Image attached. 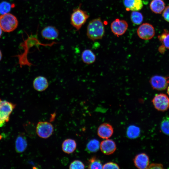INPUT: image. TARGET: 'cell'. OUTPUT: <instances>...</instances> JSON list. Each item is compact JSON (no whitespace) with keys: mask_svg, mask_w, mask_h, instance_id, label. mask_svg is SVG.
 <instances>
[{"mask_svg":"<svg viewBox=\"0 0 169 169\" xmlns=\"http://www.w3.org/2000/svg\"><path fill=\"white\" fill-rule=\"evenodd\" d=\"M119 165L116 163L110 162L103 165V169H120Z\"/></svg>","mask_w":169,"mask_h":169,"instance_id":"cell-28","label":"cell"},{"mask_svg":"<svg viewBox=\"0 0 169 169\" xmlns=\"http://www.w3.org/2000/svg\"><path fill=\"white\" fill-rule=\"evenodd\" d=\"M85 166L84 163L80 161L75 160L73 161L69 166V169H84Z\"/></svg>","mask_w":169,"mask_h":169,"instance_id":"cell-27","label":"cell"},{"mask_svg":"<svg viewBox=\"0 0 169 169\" xmlns=\"http://www.w3.org/2000/svg\"><path fill=\"white\" fill-rule=\"evenodd\" d=\"M81 59L86 64L94 63L96 59L94 53L90 49H86L81 54Z\"/></svg>","mask_w":169,"mask_h":169,"instance_id":"cell-19","label":"cell"},{"mask_svg":"<svg viewBox=\"0 0 169 169\" xmlns=\"http://www.w3.org/2000/svg\"><path fill=\"white\" fill-rule=\"evenodd\" d=\"M128 24L125 20L117 18L111 24L110 28L112 32L117 36L123 35L126 31Z\"/></svg>","mask_w":169,"mask_h":169,"instance_id":"cell-9","label":"cell"},{"mask_svg":"<svg viewBox=\"0 0 169 169\" xmlns=\"http://www.w3.org/2000/svg\"><path fill=\"white\" fill-rule=\"evenodd\" d=\"M137 33L138 37L141 39L148 40L153 38L155 34L154 27L148 23H144L138 28Z\"/></svg>","mask_w":169,"mask_h":169,"instance_id":"cell-6","label":"cell"},{"mask_svg":"<svg viewBox=\"0 0 169 169\" xmlns=\"http://www.w3.org/2000/svg\"><path fill=\"white\" fill-rule=\"evenodd\" d=\"M88 163L89 169H102L103 165L101 161L95 156L89 159Z\"/></svg>","mask_w":169,"mask_h":169,"instance_id":"cell-22","label":"cell"},{"mask_svg":"<svg viewBox=\"0 0 169 169\" xmlns=\"http://www.w3.org/2000/svg\"><path fill=\"white\" fill-rule=\"evenodd\" d=\"M150 7L152 12L156 14H161L165 8V4L162 0H152Z\"/></svg>","mask_w":169,"mask_h":169,"instance_id":"cell-18","label":"cell"},{"mask_svg":"<svg viewBox=\"0 0 169 169\" xmlns=\"http://www.w3.org/2000/svg\"><path fill=\"white\" fill-rule=\"evenodd\" d=\"M123 3L127 11H138L143 7L142 0H123Z\"/></svg>","mask_w":169,"mask_h":169,"instance_id":"cell-15","label":"cell"},{"mask_svg":"<svg viewBox=\"0 0 169 169\" xmlns=\"http://www.w3.org/2000/svg\"><path fill=\"white\" fill-rule=\"evenodd\" d=\"M158 38L162 44L169 49V31L164 29L163 32L158 36Z\"/></svg>","mask_w":169,"mask_h":169,"instance_id":"cell-23","label":"cell"},{"mask_svg":"<svg viewBox=\"0 0 169 169\" xmlns=\"http://www.w3.org/2000/svg\"><path fill=\"white\" fill-rule=\"evenodd\" d=\"M76 146L75 141L71 139H67L64 140L62 145L63 151L67 154L73 152L75 150Z\"/></svg>","mask_w":169,"mask_h":169,"instance_id":"cell-17","label":"cell"},{"mask_svg":"<svg viewBox=\"0 0 169 169\" xmlns=\"http://www.w3.org/2000/svg\"><path fill=\"white\" fill-rule=\"evenodd\" d=\"M36 133L38 136L43 138L49 137L54 131V127L50 123L47 121H40L37 124Z\"/></svg>","mask_w":169,"mask_h":169,"instance_id":"cell-7","label":"cell"},{"mask_svg":"<svg viewBox=\"0 0 169 169\" xmlns=\"http://www.w3.org/2000/svg\"><path fill=\"white\" fill-rule=\"evenodd\" d=\"M100 147L99 141L96 139H93L90 140L87 144L86 150L89 153L95 152L98 151Z\"/></svg>","mask_w":169,"mask_h":169,"instance_id":"cell-21","label":"cell"},{"mask_svg":"<svg viewBox=\"0 0 169 169\" xmlns=\"http://www.w3.org/2000/svg\"><path fill=\"white\" fill-rule=\"evenodd\" d=\"M113 128L111 125L108 123H104L99 127L97 130L98 136L101 138L107 139L113 135Z\"/></svg>","mask_w":169,"mask_h":169,"instance_id":"cell-13","label":"cell"},{"mask_svg":"<svg viewBox=\"0 0 169 169\" xmlns=\"http://www.w3.org/2000/svg\"><path fill=\"white\" fill-rule=\"evenodd\" d=\"M140 133V128L136 126L131 125L129 126L126 131L127 136L130 139H133L137 138Z\"/></svg>","mask_w":169,"mask_h":169,"instance_id":"cell-20","label":"cell"},{"mask_svg":"<svg viewBox=\"0 0 169 169\" xmlns=\"http://www.w3.org/2000/svg\"><path fill=\"white\" fill-rule=\"evenodd\" d=\"M135 166L139 169H147L149 165V158L146 153H141L136 156L133 159Z\"/></svg>","mask_w":169,"mask_h":169,"instance_id":"cell-10","label":"cell"},{"mask_svg":"<svg viewBox=\"0 0 169 169\" xmlns=\"http://www.w3.org/2000/svg\"><path fill=\"white\" fill-rule=\"evenodd\" d=\"M100 148L103 154L110 155L115 152L116 150V146L115 142L113 140L107 139L101 142Z\"/></svg>","mask_w":169,"mask_h":169,"instance_id":"cell-11","label":"cell"},{"mask_svg":"<svg viewBox=\"0 0 169 169\" xmlns=\"http://www.w3.org/2000/svg\"><path fill=\"white\" fill-rule=\"evenodd\" d=\"M59 32L55 27L51 26L45 27L41 31V35L44 39L49 40H53L59 36Z\"/></svg>","mask_w":169,"mask_h":169,"instance_id":"cell-12","label":"cell"},{"mask_svg":"<svg viewBox=\"0 0 169 169\" xmlns=\"http://www.w3.org/2000/svg\"><path fill=\"white\" fill-rule=\"evenodd\" d=\"M166 48L162 44L158 48L159 51L161 54H163L165 51Z\"/></svg>","mask_w":169,"mask_h":169,"instance_id":"cell-31","label":"cell"},{"mask_svg":"<svg viewBox=\"0 0 169 169\" xmlns=\"http://www.w3.org/2000/svg\"><path fill=\"white\" fill-rule=\"evenodd\" d=\"M143 16L142 13L137 11H133L131 15V19L134 24L139 25L143 20Z\"/></svg>","mask_w":169,"mask_h":169,"instance_id":"cell-25","label":"cell"},{"mask_svg":"<svg viewBox=\"0 0 169 169\" xmlns=\"http://www.w3.org/2000/svg\"><path fill=\"white\" fill-rule=\"evenodd\" d=\"M160 128L164 134L169 135V115L166 116L163 118L160 123Z\"/></svg>","mask_w":169,"mask_h":169,"instance_id":"cell-24","label":"cell"},{"mask_svg":"<svg viewBox=\"0 0 169 169\" xmlns=\"http://www.w3.org/2000/svg\"><path fill=\"white\" fill-rule=\"evenodd\" d=\"M150 83L152 88L158 90H163L167 88L169 83V79L166 77L155 75L151 77Z\"/></svg>","mask_w":169,"mask_h":169,"instance_id":"cell-8","label":"cell"},{"mask_svg":"<svg viewBox=\"0 0 169 169\" xmlns=\"http://www.w3.org/2000/svg\"><path fill=\"white\" fill-rule=\"evenodd\" d=\"M162 16L164 19L167 22H169V6H167L163 11Z\"/></svg>","mask_w":169,"mask_h":169,"instance_id":"cell-29","label":"cell"},{"mask_svg":"<svg viewBox=\"0 0 169 169\" xmlns=\"http://www.w3.org/2000/svg\"><path fill=\"white\" fill-rule=\"evenodd\" d=\"M89 17L86 12L79 7L73 9L70 16V23L77 30H79Z\"/></svg>","mask_w":169,"mask_h":169,"instance_id":"cell-2","label":"cell"},{"mask_svg":"<svg viewBox=\"0 0 169 169\" xmlns=\"http://www.w3.org/2000/svg\"><path fill=\"white\" fill-rule=\"evenodd\" d=\"M33 86L34 89L39 92L45 90L49 86V83L47 78L39 76L36 77L33 82Z\"/></svg>","mask_w":169,"mask_h":169,"instance_id":"cell-14","label":"cell"},{"mask_svg":"<svg viewBox=\"0 0 169 169\" xmlns=\"http://www.w3.org/2000/svg\"><path fill=\"white\" fill-rule=\"evenodd\" d=\"M147 169H163V166L161 163H152L149 165Z\"/></svg>","mask_w":169,"mask_h":169,"instance_id":"cell-30","label":"cell"},{"mask_svg":"<svg viewBox=\"0 0 169 169\" xmlns=\"http://www.w3.org/2000/svg\"><path fill=\"white\" fill-rule=\"evenodd\" d=\"M2 57V54L1 50H0V61L1 60Z\"/></svg>","mask_w":169,"mask_h":169,"instance_id":"cell-33","label":"cell"},{"mask_svg":"<svg viewBox=\"0 0 169 169\" xmlns=\"http://www.w3.org/2000/svg\"><path fill=\"white\" fill-rule=\"evenodd\" d=\"M2 31H3V30H2L1 27L0 26V37H1V35L2 34Z\"/></svg>","mask_w":169,"mask_h":169,"instance_id":"cell-34","label":"cell"},{"mask_svg":"<svg viewBox=\"0 0 169 169\" xmlns=\"http://www.w3.org/2000/svg\"><path fill=\"white\" fill-rule=\"evenodd\" d=\"M27 142L25 135L23 133L19 134L17 136L15 142V149L18 153L24 152L27 146Z\"/></svg>","mask_w":169,"mask_h":169,"instance_id":"cell-16","label":"cell"},{"mask_svg":"<svg viewBox=\"0 0 169 169\" xmlns=\"http://www.w3.org/2000/svg\"><path fill=\"white\" fill-rule=\"evenodd\" d=\"M167 93L169 96V85H168L167 87Z\"/></svg>","mask_w":169,"mask_h":169,"instance_id":"cell-32","label":"cell"},{"mask_svg":"<svg viewBox=\"0 0 169 169\" xmlns=\"http://www.w3.org/2000/svg\"><path fill=\"white\" fill-rule=\"evenodd\" d=\"M103 23L100 18L94 19L89 23L86 34L90 40L95 41L102 38L105 33Z\"/></svg>","mask_w":169,"mask_h":169,"instance_id":"cell-1","label":"cell"},{"mask_svg":"<svg viewBox=\"0 0 169 169\" xmlns=\"http://www.w3.org/2000/svg\"><path fill=\"white\" fill-rule=\"evenodd\" d=\"M10 3L3 1L0 3V13L3 14L8 13L11 8Z\"/></svg>","mask_w":169,"mask_h":169,"instance_id":"cell-26","label":"cell"},{"mask_svg":"<svg viewBox=\"0 0 169 169\" xmlns=\"http://www.w3.org/2000/svg\"><path fill=\"white\" fill-rule=\"evenodd\" d=\"M16 105L0 98V127L9 121L10 114Z\"/></svg>","mask_w":169,"mask_h":169,"instance_id":"cell-4","label":"cell"},{"mask_svg":"<svg viewBox=\"0 0 169 169\" xmlns=\"http://www.w3.org/2000/svg\"><path fill=\"white\" fill-rule=\"evenodd\" d=\"M18 25V20L13 15L8 13L0 16V26L3 31L8 33L13 31Z\"/></svg>","mask_w":169,"mask_h":169,"instance_id":"cell-3","label":"cell"},{"mask_svg":"<svg viewBox=\"0 0 169 169\" xmlns=\"http://www.w3.org/2000/svg\"><path fill=\"white\" fill-rule=\"evenodd\" d=\"M152 102L155 108L158 111L164 112L169 108V98L164 94L161 93L156 95Z\"/></svg>","mask_w":169,"mask_h":169,"instance_id":"cell-5","label":"cell"}]
</instances>
